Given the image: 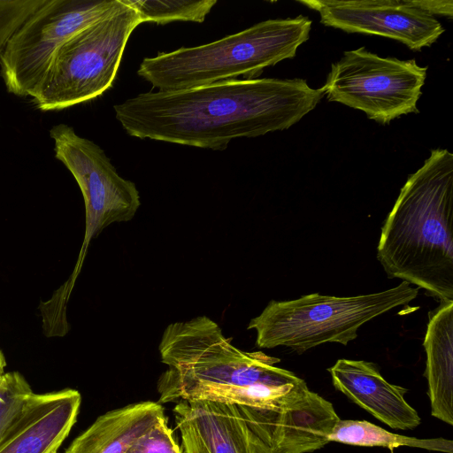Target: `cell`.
Wrapping results in <instances>:
<instances>
[{
  "instance_id": "6da1fadb",
  "label": "cell",
  "mask_w": 453,
  "mask_h": 453,
  "mask_svg": "<svg viewBox=\"0 0 453 453\" xmlns=\"http://www.w3.org/2000/svg\"><path fill=\"white\" fill-rule=\"evenodd\" d=\"M303 79L227 80L138 94L113 106L126 133L140 139L225 150L239 137L285 130L324 97Z\"/></svg>"
},
{
  "instance_id": "7a4b0ae2",
  "label": "cell",
  "mask_w": 453,
  "mask_h": 453,
  "mask_svg": "<svg viewBox=\"0 0 453 453\" xmlns=\"http://www.w3.org/2000/svg\"><path fill=\"white\" fill-rule=\"evenodd\" d=\"M159 353L168 365L157 381L159 403L210 401L253 409H278L310 389L280 360L262 351H243L206 316L170 324Z\"/></svg>"
},
{
  "instance_id": "3957f363",
  "label": "cell",
  "mask_w": 453,
  "mask_h": 453,
  "mask_svg": "<svg viewBox=\"0 0 453 453\" xmlns=\"http://www.w3.org/2000/svg\"><path fill=\"white\" fill-rule=\"evenodd\" d=\"M377 258L387 276L453 301V154L434 149L411 174L381 227Z\"/></svg>"
},
{
  "instance_id": "277c9868",
  "label": "cell",
  "mask_w": 453,
  "mask_h": 453,
  "mask_svg": "<svg viewBox=\"0 0 453 453\" xmlns=\"http://www.w3.org/2000/svg\"><path fill=\"white\" fill-rule=\"evenodd\" d=\"M311 25L303 15L264 20L212 42L145 58L137 74L159 91L195 88L241 75L256 79L265 67L293 58L309 39Z\"/></svg>"
},
{
  "instance_id": "5b68a950",
  "label": "cell",
  "mask_w": 453,
  "mask_h": 453,
  "mask_svg": "<svg viewBox=\"0 0 453 453\" xmlns=\"http://www.w3.org/2000/svg\"><path fill=\"white\" fill-rule=\"evenodd\" d=\"M418 292L419 288L402 281L372 294L335 296L313 293L294 300H272L247 328L256 331V344L261 349L283 346L303 353L328 342L347 345L357 337L364 324L407 305Z\"/></svg>"
},
{
  "instance_id": "8992f818",
  "label": "cell",
  "mask_w": 453,
  "mask_h": 453,
  "mask_svg": "<svg viewBox=\"0 0 453 453\" xmlns=\"http://www.w3.org/2000/svg\"><path fill=\"white\" fill-rule=\"evenodd\" d=\"M139 24L136 11L119 0L58 50L31 97L34 105L42 111H60L103 95L112 86L127 42Z\"/></svg>"
},
{
  "instance_id": "52a82bcc",
  "label": "cell",
  "mask_w": 453,
  "mask_h": 453,
  "mask_svg": "<svg viewBox=\"0 0 453 453\" xmlns=\"http://www.w3.org/2000/svg\"><path fill=\"white\" fill-rule=\"evenodd\" d=\"M427 66L415 59L380 57L365 47L343 52L322 87L330 102L362 111L380 124L418 113Z\"/></svg>"
},
{
  "instance_id": "ba28073f",
  "label": "cell",
  "mask_w": 453,
  "mask_h": 453,
  "mask_svg": "<svg viewBox=\"0 0 453 453\" xmlns=\"http://www.w3.org/2000/svg\"><path fill=\"white\" fill-rule=\"evenodd\" d=\"M119 0H46L12 36L0 60L8 93L32 97L58 50Z\"/></svg>"
},
{
  "instance_id": "9c48e42d",
  "label": "cell",
  "mask_w": 453,
  "mask_h": 453,
  "mask_svg": "<svg viewBox=\"0 0 453 453\" xmlns=\"http://www.w3.org/2000/svg\"><path fill=\"white\" fill-rule=\"evenodd\" d=\"M50 136L55 157L73 174L85 205V234L73 281L90 241L109 225L132 219L141 204L140 195L133 181L118 173L104 150L73 127L55 125Z\"/></svg>"
},
{
  "instance_id": "30bf717a",
  "label": "cell",
  "mask_w": 453,
  "mask_h": 453,
  "mask_svg": "<svg viewBox=\"0 0 453 453\" xmlns=\"http://www.w3.org/2000/svg\"><path fill=\"white\" fill-rule=\"evenodd\" d=\"M317 12L320 22L347 33L396 40L414 51L429 47L445 31L442 25L418 8L413 0H299Z\"/></svg>"
},
{
  "instance_id": "8fae6325",
  "label": "cell",
  "mask_w": 453,
  "mask_h": 453,
  "mask_svg": "<svg viewBox=\"0 0 453 453\" xmlns=\"http://www.w3.org/2000/svg\"><path fill=\"white\" fill-rule=\"evenodd\" d=\"M253 434L272 453H310L326 446L340 420L333 404L315 392L278 409L238 406Z\"/></svg>"
},
{
  "instance_id": "7c38bea8",
  "label": "cell",
  "mask_w": 453,
  "mask_h": 453,
  "mask_svg": "<svg viewBox=\"0 0 453 453\" xmlns=\"http://www.w3.org/2000/svg\"><path fill=\"white\" fill-rule=\"evenodd\" d=\"M173 412L184 453H272L236 405L181 400Z\"/></svg>"
},
{
  "instance_id": "4fadbf2b",
  "label": "cell",
  "mask_w": 453,
  "mask_h": 453,
  "mask_svg": "<svg viewBox=\"0 0 453 453\" xmlns=\"http://www.w3.org/2000/svg\"><path fill=\"white\" fill-rule=\"evenodd\" d=\"M81 403V393L73 388L34 393L0 436V453H58L76 423Z\"/></svg>"
},
{
  "instance_id": "5bb4252c",
  "label": "cell",
  "mask_w": 453,
  "mask_h": 453,
  "mask_svg": "<svg viewBox=\"0 0 453 453\" xmlns=\"http://www.w3.org/2000/svg\"><path fill=\"white\" fill-rule=\"evenodd\" d=\"M327 371L337 390L391 428L411 430L420 424L405 400L408 389L386 380L374 363L341 358Z\"/></svg>"
},
{
  "instance_id": "9a60e30c",
  "label": "cell",
  "mask_w": 453,
  "mask_h": 453,
  "mask_svg": "<svg viewBox=\"0 0 453 453\" xmlns=\"http://www.w3.org/2000/svg\"><path fill=\"white\" fill-rule=\"evenodd\" d=\"M431 414L453 425V301L429 313L423 342Z\"/></svg>"
},
{
  "instance_id": "2e32d148",
  "label": "cell",
  "mask_w": 453,
  "mask_h": 453,
  "mask_svg": "<svg viewBox=\"0 0 453 453\" xmlns=\"http://www.w3.org/2000/svg\"><path fill=\"white\" fill-rule=\"evenodd\" d=\"M163 416L162 404L152 401L109 411L74 438L65 453H125Z\"/></svg>"
},
{
  "instance_id": "e0dca14e",
  "label": "cell",
  "mask_w": 453,
  "mask_h": 453,
  "mask_svg": "<svg viewBox=\"0 0 453 453\" xmlns=\"http://www.w3.org/2000/svg\"><path fill=\"white\" fill-rule=\"evenodd\" d=\"M329 441L363 447L418 448L427 450L453 453V442L443 438L418 439L388 432L366 420L341 419L329 437Z\"/></svg>"
},
{
  "instance_id": "ac0fdd59",
  "label": "cell",
  "mask_w": 453,
  "mask_h": 453,
  "mask_svg": "<svg viewBox=\"0 0 453 453\" xmlns=\"http://www.w3.org/2000/svg\"><path fill=\"white\" fill-rule=\"evenodd\" d=\"M134 8L142 22L166 24L173 21L202 23L217 0H122Z\"/></svg>"
},
{
  "instance_id": "d6986e66",
  "label": "cell",
  "mask_w": 453,
  "mask_h": 453,
  "mask_svg": "<svg viewBox=\"0 0 453 453\" xmlns=\"http://www.w3.org/2000/svg\"><path fill=\"white\" fill-rule=\"evenodd\" d=\"M34 395L19 372H5L0 382V436L12 424Z\"/></svg>"
},
{
  "instance_id": "ffe728a7",
  "label": "cell",
  "mask_w": 453,
  "mask_h": 453,
  "mask_svg": "<svg viewBox=\"0 0 453 453\" xmlns=\"http://www.w3.org/2000/svg\"><path fill=\"white\" fill-rule=\"evenodd\" d=\"M46 0H0V60L12 36Z\"/></svg>"
},
{
  "instance_id": "44dd1931",
  "label": "cell",
  "mask_w": 453,
  "mask_h": 453,
  "mask_svg": "<svg viewBox=\"0 0 453 453\" xmlns=\"http://www.w3.org/2000/svg\"><path fill=\"white\" fill-rule=\"evenodd\" d=\"M125 453H183L167 418L163 416L152 426L137 437Z\"/></svg>"
},
{
  "instance_id": "7402d4cb",
  "label": "cell",
  "mask_w": 453,
  "mask_h": 453,
  "mask_svg": "<svg viewBox=\"0 0 453 453\" xmlns=\"http://www.w3.org/2000/svg\"><path fill=\"white\" fill-rule=\"evenodd\" d=\"M415 5L428 14L441 15L452 19L453 2L451 0H413Z\"/></svg>"
},
{
  "instance_id": "603a6c76",
  "label": "cell",
  "mask_w": 453,
  "mask_h": 453,
  "mask_svg": "<svg viewBox=\"0 0 453 453\" xmlns=\"http://www.w3.org/2000/svg\"><path fill=\"white\" fill-rule=\"evenodd\" d=\"M6 366V361L3 351L0 349V382L3 379L4 372V367Z\"/></svg>"
}]
</instances>
